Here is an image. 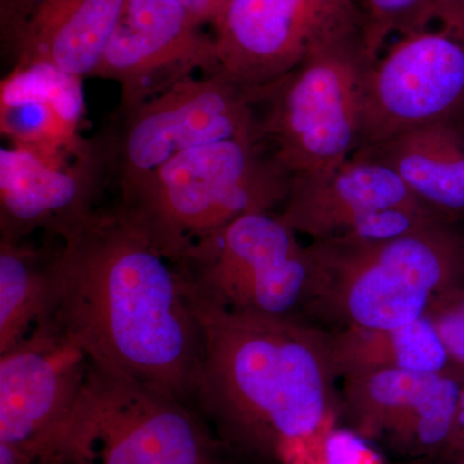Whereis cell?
Returning a JSON list of instances; mask_svg holds the SVG:
<instances>
[{
  "instance_id": "1",
  "label": "cell",
  "mask_w": 464,
  "mask_h": 464,
  "mask_svg": "<svg viewBox=\"0 0 464 464\" xmlns=\"http://www.w3.org/2000/svg\"><path fill=\"white\" fill-rule=\"evenodd\" d=\"M61 240L54 320L92 364L194 401L203 328L179 267L116 208H99Z\"/></svg>"
},
{
  "instance_id": "10",
  "label": "cell",
  "mask_w": 464,
  "mask_h": 464,
  "mask_svg": "<svg viewBox=\"0 0 464 464\" xmlns=\"http://www.w3.org/2000/svg\"><path fill=\"white\" fill-rule=\"evenodd\" d=\"M464 119V35L439 29L400 35L366 67L360 148Z\"/></svg>"
},
{
  "instance_id": "3",
  "label": "cell",
  "mask_w": 464,
  "mask_h": 464,
  "mask_svg": "<svg viewBox=\"0 0 464 464\" xmlns=\"http://www.w3.org/2000/svg\"><path fill=\"white\" fill-rule=\"evenodd\" d=\"M307 250L304 319L325 331L398 328L464 286V234L445 221L389 240H311Z\"/></svg>"
},
{
  "instance_id": "28",
  "label": "cell",
  "mask_w": 464,
  "mask_h": 464,
  "mask_svg": "<svg viewBox=\"0 0 464 464\" xmlns=\"http://www.w3.org/2000/svg\"><path fill=\"white\" fill-rule=\"evenodd\" d=\"M35 464H70L63 457L58 456L56 453H50L47 456L42 457L41 459L36 460Z\"/></svg>"
},
{
  "instance_id": "24",
  "label": "cell",
  "mask_w": 464,
  "mask_h": 464,
  "mask_svg": "<svg viewBox=\"0 0 464 464\" xmlns=\"http://www.w3.org/2000/svg\"><path fill=\"white\" fill-rule=\"evenodd\" d=\"M36 3L38 0H2V7H0L2 42L5 44V52L11 57V63Z\"/></svg>"
},
{
  "instance_id": "13",
  "label": "cell",
  "mask_w": 464,
  "mask_h": 464,
  "mask_svg": "<svg viewBox=\"0 0 464 464\" xmlns=\"http://www.w3.org/2000/svg\"><path fill=\"white\" fill-rule=\"evenodd\" d=\"M176 0H127L91 79L121 87L119 112L132 111L191 76L216 74L213 35Z\"/></svg>"
},
{
  "instance_id": "11",
  "label": "cell",
  "mask_w": 464,
  "mask_h": 464,
  "mask_svg": "<svg viewBox=\"0 0 464 464\" xmlns=\"http://www.w3.org/2000/svg\"><path fill=\"white\" fill-rule=\"evenodd\" d=\"M92 362L54 320L0 353V442L34 463L50 453L74 413Z\"/></svg>"
},
{
  "instance_id": "2",
  "label": "cell",
  "mask_w": 464,
  "mask_h": 464,
  "mask_svg": "<svg viewBox=\"0 0 464 464\" xmlns=\"http://www.w3.org/2000/svg\"><path fill=\"white\" fill-rule=\"evenodd\" d=\"M194 304L204 338L194 401L217 438L262 460L323 463L342 417L328 332L298 317Z\"/></svg>"
},
{
  "instance_id": "7",
  "label": "cell",
  "mask_w": 464,
  "mask_h": 464,
  "mask_svg": "<svg viewBox=\"0 0 464 464\" xmlns=\"http://www.w3.org/2000/svg\"><path fill=\"white\" fill-rule=\"evenodd\" d=\"M176 266L200 304L232 314L304 319L307 246L274 210L234 219L195 244Z\"/></svg>"
},
{
  "instance_id": "15",
  "label": "cell",
  "mask_w": 464,
  "mask_h": 464,
  "mask_svg": "<svg viewBox=\"0 0 464 464\" xmlns=\"http://www.w3.org/2000/svg\"><path fill=\"white\" fill-rule=\"evenodd\" d=\"M406 206L422 204L389 166L355 152L331 172L292 177L279 215L298 235L320 240L343 234L375 210Z\"/></svg>"
},
{
  "instance_id": "6",
  "label": "cell",
  "mask_w": 464,
  "mask_h": 464,
  "mask_svg": "<svg viewBox=\"0 0 464 464\" xmlns=\"http://www.w3.org/2000/svg\"><path fill=\"white\" fill-rule=\"evenodd\" d=\"M371 63L364 39L340 43L264 90L259 139L290 176L331 172L359 150L362 81Z\"/></svg>"
},
{
  "instance_id": "5",
  "label": "cell",
  "mask_w": 464,
  "mask_h": 464,
  "mask_svg": "<svg viewBox=\"0 0 464 464\" xmlns=\"http://www.w3.org/2000/svg\"><path fill=\"white\" fill-rule=\"evenodd\" d=\"M225 449L188 402L92 364L50 453L70 464H226Z\"/></svg>"
},
{
  "instance_id": "9",
  "label": "cell",
  "mask_w": 464,
  "mask_h": 464,
  "mask_svg": "<svg viewBox=\"0 0 464 464\" xmlns=\"http://www.w3.org/2000/svg\"><path fill=\"white\" fill-rule=\"evenodd\" d=\"M264 92L219 75L191 76L121 112L111 124L114 185L119 188L198 146L258 136L257 105Z\"/></svg>"
},
{
  "instance_id": "27",
  "label": "cell",
  "mask_w": 464,
  "mask_h": 464,
  "mask_svg": "<svg viewBox=\"0 0 464 464\" xmlns=\"http://www.w3.org/2000/svg\"><path fill=\"white\" fill-rule=\"evenodd\" d=\"M334 439V438H333ZM320 464H383L377 457L366 450L351 451V453H337L334 442L331 444L328 458Z\"/></svg>"
},
{
  "instance_id": "20",
  "label": "cell",
  "mask_w": 464,
  "mask_h": 464,
  "mask_svg": "<svg viewBox=\"0 0 464 464\" xmlns=\"http://www.w3.org/2000/svg\"><path fill=\"white\" fill-rule=\"evenodd\" d=\"M436 373L369 371L342 378V415L357 436L384 439Z\"/></svg>"
},
{
  "instance_id": "21",
  "label": "cell",
  "mask_w": 464,
  "mask_h": 464,
  "mask_svg": "<svg viewBox=\"0 0 464 464\" xmlns=\"http://www.w3.org/2000/svg\"><path fill=\"white\" fill-rule=\"evenodd\" d=\"M464 369L439 372L386 436L391 447L409 457H441L456 426Z\"/></svg>"
},
{
  "instance_id": "17",
  "label": "cell",
  "mask_w": 464,
  "mask_h": 464,
  "mask_svg": "<svg viewBox=\"0 0 464 464\" xmlns=\"http://www.w3.org/2000/svg\"><path fill=\"white\" fill-rule=\"evenodd\" d=\"M125 3L127 0H38L11 67L43 61L91 79Z\"/></svg>"
},
{
  "instance_id": "22",
  "label": "cell",
  "mask_w": 464,
  "mask_h": 464,
  "mask_svg": "<svg viewBox=\"0 0 464 464\" xmlns=\"http://www.w3.org/2000/svg\"><path fill=\"white\" fill-rule=\"evenodd\" d=\"M365 21V48L371 61L380 56L392 34L420 32L444 14L436 0H356Z\"/></svg>"
},
{
  "instance_id": "14",
  "label": "cell",
  "mask_w": 464,
  "mask_h": 464,
  "mask_svg": "<svg viewBox=\"0 0 464 464\" xmlns=\"http://www.w3.org/2000/svg\"><path fill=\"white\" fill-rule=\"evenodd\" d=\"M83 78L53 63H16L0 83V133L8 145L44 155H75L90 139Z\"/></svg>"
},
{
  "instance_id": "25",
  "label": "cell",
  "mask_w": 464,
  "mask_h": 464,
  "mask_svg": "<svg viewBox=\"0 0 464 464\" xmlns=\"http://www.w3.org/2000/svg\"><path fill=\"white\" fill-rule=\"evenodd\" d=\"M203 26H215L231 0H176Z\"/></svg>"
},
{
  "instance_id": "23",
  "label": "cell",
  "mask_w": 464,
  "mask_h": 464,
  "mask_svg": "<svg viewBox=\"0 0 464 464\" xmlns=\"http://www.w3.org/2000/svg\"><path fill=\"white\" fill-rule=\"evenodd\" d=\"M453 364L464 369V286L433 304L429 315Z\"/></svg>"
},
{
  "instance_id": "18",
  "label": "cell",
  "mask_w": 464,
  "mask_h": 464,
  "mask_svg": "<svg viewBox=\"0 0 464 464\" xmlns=\"http://www.w3.org/2000/svg\"><path fill=\"white\" fill-rule=\"evenodd\" d=\"M45 237L41 246L0 239V353L56 310L63 240Z\"/></svg>"
},
{
  "instance_id": "16",
  "label": "cell",
  "mask_w": 464,
  "mask_h": 464,
  "mask_svg": "<svg viewBox=\"0 0 464 464\" xmlns=\"http://www.w3.org/2000/svg\"><path fill=\"white\" fill-rule=\"evenodd\" d=\"M356 152L389 166L440 218L454 225L464 219V119L424 125Z\"/></svg>"
},
{
  "instance_id": "29",
  "label": "cell",
  "mask_w": 464,
  "mask_h": 464,
  "mask_svg": "<svg viewBox=\"0 0 464 464\" xmlns=\"http://www.w3.org/2000/svg\"><path fill=\"white\" fill-rule=\"evenodd\" d=\"M459 464H464V462H460Z\"/></svg>"
},
{
  "instance_id": "8",
  "label": "cell",
  "mask_w": 464,
  "mask_h": 464,
  "mask_svg": "<svg viewBox=\"0 0 464 464\" xmlns=\"http://www.w3.org/2000/svg\"><path fill=\"white\" fill-rule=\"evenodd\" d=\"M364 39L356 0H231L213 26L216 74L262 92L308 57Z\"/></svg>"
},
{
  "instance_id": "4",
  "label": "cell",
  "mask_w": 464,
  "mask_h": 464,
  "mask_svg": "<svg viewBox=\"0 0 464 464\" xmlns=\"http://www.w3.org/2000/svg\"><path fill=\"white\" fill-rule=\"evenodd\" d=\"M292 176L258 136L188 150L119 188V215L177 265L234 219L283 207Z\"/></svg>"
},
{
  "instance_id": "12",
  "label": "cell",
  "mask_w": 464,
  "mask_h": 464,
  "mask_svg": "<svg viewBox=\"0 0 464 464\" xmlns=\"http://www.w3.org/2000/svg\"><path fill=\"white\" fill-rule=\"evenodd\" d=\"M114 183L111 125L75 155H44L18 146L0 149V239L34 232L58 239L96 212Z\"/></svg>"
},
{
  "instance_id": "26",
  "label": "cell",
  "mask_w": 464,
  "mask_h": 464,
  "mask_svg": "<svg viewBox=\"0 0 464 464\" xmlns=\"http://www.w3.org/2000/svg\"><path fill=\"white\" fill-rule=\"evenodd\" d=\"M440 458L451 464L464 462V387L460 393L459 406H458L456 426L447 448Z\"/></svg>"
},
{
  "instance_id": "19",
  "label": "cell",
  "mask_w": 464,
  "mask_h": 464,
  "mask_svg": "<svg viewBox=\"0 0 464 464\" xmlns=\"http://www.w3.org/2000/svg\"><path fill=\"white\" fill-rule=\"evenodd\" d=\"M326 332L341 380L347 375L384 369L439 373L454 365L429 316L398 328Z\"/></svg>"
}]
</instances>
